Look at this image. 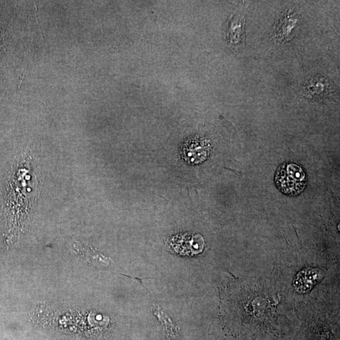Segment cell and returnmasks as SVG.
Masks as SVG:
<instances>
[{"instance_id":"cell-4","label":"cell","mask_w":340,"mask_h":340,"mask_svg":"<svg viewBox=\"0 0 340 340\" xmlns=\"http://www.w3.org/2000/svg\"><path fill=\"white\" fill-rule=\"evenodd\" d=\"M322 278V274L317 269H306L297 276L294 281V286L300 293H306Z\"/></svg>"},{"instance_id":"cell-5","label":"cell","mask_w":340,"mask_h":340,"mask_svg":"<svg viewBox=\"0 0 340 340\" xmlns=\"http://www.w3.org/2000/svg\"><path fill=\"white\" fill-rule=\"evenodd\" d=\"M124 276L129 277V278H131L133 279L134 280H137V281L139 282V283H141L142 285L143 286V282H142V280H144V279H151V278H140V277H132V276H126V275H124Z\"/></svg>"},{"instance_id":"cell-3","label":"cell","mask_w":340,"mask_h":340,"mask_svg":"<svg viewBox=\"0 0 340 340\" xmlns=\"http://www.w3.org/2000/svg\"><path fill=\"white\" fill-rule=\"evenodd\" d=\"M208 150L204 144L197 141H189L183 145L182 156L190 164H199L206 160Z\"/></svg>"},{"instance_id":"cell-1","label":"cell","mask_w":340,"mask_h":340,"mask_svg":"<svg viewBox=\"0 0 340 340\" xmlns=\"http://www.w3.org/2000/svg\"><path fill=\"white\" fill-rule=\"evenodd\" d=\"M30 160L28 159L26 165H21L16 169L15 174L11 176L9 182L8 191L6 194L5 219L8 239L17 233L18 226L24 216L29 212L33 206L36 195H28L32 192L28 183L33 177L30 175Z\"/></svg>"},{"instance_id":"cell-2","label":"cell","mask_w":340,"mask_h":340,"mask_svg":"<svg viewBox=\"0 0 340 340\" xmlns=\"http://www.w3.org/2000/svg\"><path fill=\"white\" fill-rule=\"evenodd\" d=\"M275 181L284 194L296 196L305 190L307 177L303 169L295 163H284L277 170Z\"/></svg>"}]
</instances>
